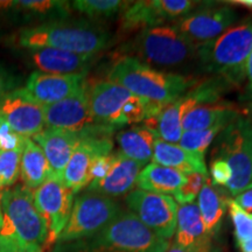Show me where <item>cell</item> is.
<instances>
[{
	"label": "cell",
	"instance_id": "1",
	"mask_svg": "<svg viewBox=\"0 0 252 252\" xmlns=\"http://www.w3.org/2000/svg\"><path fill=\"white\" fill-rule=\"evenodd\" d=\"M17 42L26 49L53 48L77 54H98L115 42V36L99 23L61 20L25 28L18 34Z\"/></svg>",
	"mask_w": 252,
	"mask_h": 252
},
{
	"label": "cell",
	"instance_id": "2",
	"mask_svg": "<svg viewBox=\"0 0 252 252\" xmlns=\"http://www.w3.org/2000/svg\"><path fill=\"white\" fill-rule=\"evenodd\" d=\"M108 80L147 102L161 106L179 98L197 83L196 78L158 70L131 56H119L116 60Z\"/></svg>",
	"mask_w": 252,
	"mask_h": 252
},
{
	"label": "cell",
	"instance_id": "3",
	"mask_svg": "<svg viewBox=\"0 0 252 252\" xmlns=\"http://www.w3.org/2000/svg\"><path fill=\"white\" fill-rule=\"evenodd\" d=\"M252 52V20L247 19L226 30L217 39L198 46V70L237 88L247 80V61Z\"/></svg>",
	"mask_w": 252,
	"mask_h": 252
},
{
	"label": "cell",
	"instance_id": "4",
	"mask_svg": "<svg viewBox=\"0 0 252 252\" xmlns=\"http://www.w3.org/2000/svg\"><path fill=\"white\" fill-rule=\"evenodd\" d=\"M168 248V241L158 237L130 210H123L96 235L59 244L55 252H166Z\"/></svg>",
	"mask_w": 252,
	"mask_h": 252
},
{
	"label": "cell",
	"instance_id": "5",
	"mask_svg": "<svg viewBox=\"0 0 252 252\" xmlns=\"http://www.w3.org/2000/svg\"><path fill=\"white\" fill-rule=\"evenodd\" d=\"M197 50L198 45L167 24L138 32L121 47L119 55L135 58L151 67L175 68L195 61Z\"/></svg>",
	"mask_w": 252,
	"mask_h": 252
},
{
	"label": "cell",
	"instance_id": "6",
	"mask_svg": "<svg viewBox=\"0 0 252 252\" xmlns=\"http://www.w3.org/2000/svg\"><path fill=\"white\" fill-rule=\"evenodd\" d=\"M88 96L94 122L115 130L156 118L163 108L109 80L88 83Z\"/></svg>",
	"mask_w": 252,
	"mask_h": 252
},
{
	"label": "cell",
	"instance_id": "7",
	"mask_svg": "<svg viewBox=\"0 0 252 252\" xmlns=\"http://www.w3.org/2000/svg\"><path fill=\"white\" fill-rule=\"evenodd\" d=\"M225 81L220 77L197 81L187 93L163 106L156 118L144 122L145 127L156 132L158 138L171 144H178L184 133L182 121L189 110L202 104H213L220 100V97L230 89Z\"/></svg>",
	"mask_w": 252,
	"mask_h": 252
},
{
	"label": "cell",
	"instance_id": "8",
	"mask_svg": "<svg viewBox=\"0 0 252 252\" xmlns=\"http://www.w3.org/2000/svg\"><path fill=\"white\" fill-rule=\"evenodd\" d=\"M212 158L222 159L232 171L225 190L230 196L244 191L252 182V121L238 117L214 141Z\"/></svg>",
	"mask_w": 252,
	"mask_h": 252
},
{
	"label": "cell",
	"instance_id": "9",
	"mask_svg": "<svg viewBox=\"0 0 252 252\" xmlns=\"http://www.w3.org/2000/svg\"><path fill=\"white\" fill-rule=\"evenodd\" d=\"M2 226L0 236L17 238L27 244L46 243L48 231L34 203L33 190L24 185L6 189L0 196Z\"/></svg>",
	"mask_w": 252,
	"mask_h": 252
},
{
	"label": "cell",
	"instance_id": "10",
	"mask_svg": "<svg viewBox=\"0 0 252 252\" xmlns=\"http://www.w3.org/2000/svg\"><path fill=\"white\" fill-rule=\"evenodd\" d=\"M123 210L121 203L115 198L87 189L75 197L70 217L58 243H72L96 235Z\"/></svg>",
	"mask_w": 252,
	"mask_h": 252
},
{
	"label": "cell",
	"instance_id": "11",
	"mask_svg": "<svg viewBox=\"0 0 252 252\" xmlns=\"http://www.w3.org/2000/svg\"><path fill=\"white\" fill-rule=\"evenodd\" d=\"M117 130L110 126L96 124L80 133L81 140L72 153L62 178L65 187L75 195L80 194L89 186L90 167L94 160L112 153V135Z\"/></svg>",
	"mask_w": 252,
	"mask_h": 252
},
{
	"label": "cell",
	"instance_id": "12",
	"mask_svg": "<svg viewBox=\"0 0 252 252\" xmlns=\"http://www.w3.org/2000/svg\"><path fill=\"white\" fill-rule=\"evenodd\" d=\"M191 0H144L131 1L119 15V33L140 32L146 28L178 21L198 7Z\"/></svg>",
	"mask_w": 252,
	"mask_h": 252
},
{
	"label": "cell",
	"instance_id": "13",
	"mask_svg": "<svg viewBox=\"0 0 252 252\" xmlns=\"http://www.w3.org/2000/svg\"><path fill=\"white\" fill-rule=\"evenodd\" d=\"M130 212L158 237L168 241L175 235L178 203L169 195L134 189L125 196Z\"/></svg>",
	"mask_w": 252,
	"mask_h": 252
},
{
	"label": "cell",
	"instance_id": "14",
	"mask_svg": "<svg viewBox=\"0 0 252 252\" xmlns=\"http://www.w3.org/2000/svg\"><path fill=\"white\" fill-rule=\"evenodd\" d=\"M202 4V2H201ZM237 12L223 2H203L173 24L196 45H204L222 35L237 21Z\"/></svg>",
	"mask_w": 252,
	"mask_h": 252
},
{
	"label": "cell",
	"instance_id": "15",
	"mask_svg": "<svg viewBox=\"0 0 252 252\" xmlns=\"http://www.w3.org/2000/svg\"><path fill=\"white\" fill-rule=\"evenodd\" d=\"M33 196L37 212L45 220L48 231L46 243H55L70 217L75 194L65 187L62 180L53 176L34 189Z\"/></svg>",
	"mask_w": 252,
	"mask_h": 252
},
{
	"label": "cell",
	"instance_id": "16",
	"mask_svg": "<svg viewBox=\"0 0 252 252\" xmlns=\"http://www.w3.org/2000/svg\"><path fill=\"white\" fill-rule=\"evenodd\" d=\"M0 117L25 138H33L46 127L43 106L34 102L23 88L0 98Z\"/></svg>",
	"mask_w": 252,
	"mask_h": 252
},
{
	"label": "cell",
	"instance_id": "17",
	"mask_svg": "<svg viewBox=\"0 0 252 252\" xmlns=\"http://www.w3.org/2000/svg\"><path fill=\"white\" fill-rule=\"evenodd\" d=\"M47 127L82 133L94 125V122L89 105L88 82L80 90L67 98L52 105L43 106Z\"/></svg>",
	"mask_w": 252,
	"mask_h": 252
},
{
	"label": "cell",
	"instance_id": "18",
	"mask_svg": "<svg viewBox=\"0 0 252 252\" xmlns=\"http://www.w3.org/2000/svg\"><path fill=\"white\" fill-rule=\"evenodd\" d=\"M87 74L58 75L32 72L23 89L34 102L47 106L71 96L87 83Z\"/></svg>",
	"mask_w": 252,
	"mask_h": 252
},
{
	"label": "cell",
	"instance_id": "19",
	"mask_svg": "<svg viewBox=\"0 0 252 252\" xmlns=\"http://www.w3.org/2000/svg\"><path fill=\"white\" fill-rule=\"evenodd\" d=\"M28 52L33 67L46 74H83L98 59V54H77L53 48L28 49Z\"/></svg>",
	"mask_w": 252,
	"mask_h": 252
},
{
	"label": "cell",
	"instance_id": "20",
	"mask_svg": "<svg viewBox=\"0 0 252 252\" xmlns=\"http://www.w3.org/2000/svg\"><path fill=\"white\" fill-rule=\"evenodd\" d=\"M33 140L45 153L54 176L62 180L63 172L81 140L80 133L47 127L34 135Z\"/></svg>",
	"mask_w": 252,
	"mask_h": 252
},
{
	"label": "cell",
	"instance_id": "21",
	"mask_svg": "<svg viewBox=\"0 0 252 252\" xmlns=\"http://www.w3.org/2000/svg\"><path fill=\"white\" fill-rule=\"evenodd\" d=\"M143 168L144 165L128 159L118 151L108 175L103 180L90 184L87 189L112 198L126 196L137 186V179Z\"/></svg>",
	"mask_w": 252,
	"mask_h": 252
},
{
	"label": "cell",
	"instance_id": "22",
	"mask_svg": "<svg viewBox=\"0 0 252 252\" xmlns=\"http://www.w3.org/2000/svg\"><path fill=\"white\" fill-rule=\"evenodd\" d=\"M238 117H241L238 109L229 102L202 104L186 113L182 121V130L200 131L216 126L226 127Z\"/></svg>",
	"mask_w": 252,
	"mask_h": 252
},
{
	"label": "cell",
	"instance_id": "23",
	"mask_svg": "<svg viewBox=\"0 0 252 252\" xmlns=\"http://www.w3.org/2000/svg\"><path fill=\"white\" fill-rule=\"evenodd\" d=\"M152 160L153 163L175 169L185 175L191 173L208 174L206 157L189 152L182 149L180 145L167 143L159 138L154 143Z\"/></svg>",
	"mask_w": 252,
	"mask_h": 252
},
{
	"label": "cell",
	"instance_id": "24",
	"mask_svg": "<svg viewBox=\"0 0 252 252\" xmlns=\"http://www.w3.org/2000/svg\"><path fill=\"white\" fill-rule=\"evenodd\" d=\"M197 197V208L202 219L204 231L208 236L214 237L220 230L230 195L224 188L214 187L210 179H208Z\"/></svg>",
	"mask_w": 252,
	"mask_h": 252
},
{
	"label": "cell",
	"instance_id": "25",
	"mask_svg": "<svg viewBox=\"0 0 252 252\" xmlns=\"http://www.w3.org/2000/svg\"><path fill=\"white\" fill-rule=\"evenodd\" d=\"M157 139L156 132L145 126H132L116 134L119 152L144 166L152 160Z\"/></svg>",
	"mask_w": 252,
	"mask_h": 252
},
{
	"label": "cell",
	"instance_id": "26",
	"mask_svg": "<svg viewBox=\"0 0 252 252\" xmlns=\"http://www.w3.org/2000/svg\"><path fill=\"white\" fill-rule=\"evenodd\" d=\"M20 176L23 185L32 190L40 187L54 176L45 153L31 138H26L25 147L21 153Z\"/></svg>",
	"mask_w": 252,
	"mask_h": 252
},
{
	"label": "cell",
	"instance_id": "27",
	"mask_svg": "<svg viewBox=\"0 0 252 252\" xmlns=\"http://www.w3.org/2000/svg\"><path fill=\"white\" fill-rule=\"evenodd\" d=\"M187 175L168 167L149 163L137 179L138 189L162 195H174L185 185Z\"/></svg>",
	"mask_w": 252,
	"mask_h": 252
},
{
	"label": "cell",
	"instance_id": "28",
	"mask_svg": "<svg viewBox=\"0 0 252 252\" xmlns=\"http://www.w3.org/2000/svg\"><path fill=\"white\" fill-rule=\"evenodd\" d=\"M207 236L197 204H182L178 207L174 243L187 248L196 244Z\"/></svg>",
	"mask_w": 252,
	"mask_h": 252
},
{
	"label": "cell",
	"instance_id": "29",
	"mask_svg": "<svg viewBox=\"0 0 252 252\" xmlns=\"http://www.w3.org/2000/svg\"><path fill=\"white\" fill-rule=\"evenodd\" d=\"M0 9H15L26 14L36 15L54 21L67 19L71 13L70 2L58 0H17V1H0Z\"/></svg>",
	"mask_w": 252,
	"mask_h": 252
},
{
	"label": "cell",
	"instance_id": "30",
	"mask_svg": "<svg viewBox=\"0 0 252 252\" xmlns=\"http://www.w3.org/2000/svg\"><path fill=\"white\" fill-rule=\"evenodd\" d=\"M130 2L122 0H75L70 2V6L74 11L97 23L121 15Z\"/></svg>",
	"mask_w": 252,
	"mask_h": 252
},
{
	"label": "cell",
	"instance_id": "31",
	"mask_svg": "<svg viewBox=\"0 0 252 252\" xmlns=\"http://www.w3.org/2000/svg\"><path fill=\"white\" fill-rule=\"evenodd\" d=\"M225 127L216 126V127L208 128V130L184 131L179 143H180L182 149L206 157V153L210 147V145L215 141L217 135Z\"/></svg>",
	"mask_w": 252,
	"mask_h": 252
},
{
	"label": "cell",
	"instance_id": "32",
	"mask_svg": "<svg viewBox=\"0 0 252 252\" xmlns=\"http://www.w3.org/2000/svg\"><path fill=\"white\" fill-rule=\"evenodd\" d=\"M23 151H0V190L13 186L20 175V161Z\"/></svg>",
	"mask_w": 252,
	"mask_h": 252
},
{
	"label": "cell",
	"instance_id": "33",
	"mask_svg": "<svg viewBox=\"0 0 252 252\" xmlns=\"http://www.w3.org/2000/svg\"><path fill=\"white\" fill-rule=\"evenodd\" d=\"M228 212L232 225L236 242L245 241L252 238V213H247L241 209L237 204L230 198L228 202Z\"/></svg>",
	"mask_w": 252,
	"mask_h": 252
},
{
	"label": "cell",
	"instance_id": "34",
	"mask_svg": "<svg viewBox=\"0 0 252 252\" xmlns=\"http://www.w3.org/2000/svg\"><path fill=\"white\" fill-rule=\"evenodd\" d=\"M208 179H209V176L208 174H203V173L188 174L185 185L174 194L173 198L175 200V202L180 203V206L194 203Z\"/></svg>",
	"mask_w": 252,
	"mask_h": 252
},
{
	"label": "cell",
	"instance_id": "35",
	"mask_svg": "<svg viewBox=\"0 0 252 252\" xmlns=\"http://www.w3.org/2000/svg\"><path fill=\"white\" fill-rule=\"evenodd\" d=\"M25 141L26 138L12 130L7 123L2 121L0 125V151L2 152L23 151Z\"/></svg>",
	"mask_w": 252,
	"mask_h": 252
},
{
	"label": "cell",
	"instance_id": "36",
	"mask_svg": "<svg viewBox=\"0 0 252 252\" xmlns=\"http://www.w3.org/2000/svg\"><path fill=\"white\" fill-rule=\"evenodd\" d=\"M209 172L210 175H212L210 181H212L214 187L225 189L232 179V171L230 166L224 160L217 159V158H212Z\"/></svg>",
	"mask_w": 252,
	"mask_h": 252
},
{
	"label": "cell",
	"instance_id": "37",
	"mask_svg": "<svg viewBox=\"0 0 252 252\" xmlns=\"http://www.w3.org/2000/svg\"><path fill=\"white\" fill-rule=\"evenodd\" d=\"M115 157H116V153L112 152L111 154L99 157L94 160L93 165L90 167V172H89L90 184L103 180V179L108 175L110 168H111L112 163L115 161Z\"/></svg>",
	"mask_w": 252,
	"mask_h": 252
},
{
	"label": "cell",
	"instance_id": "38",
	"mask_svg": "<svg viewBox=\"0 0 252 252\" xmlns=\"http://www.w3.org/2000/svg\"><path fill=\"white\" fill-rule=\"evenodd\" d=\"M0 252H43L41 245L27 244L17 238L0 236Z\"/></svg>",
	"mask_w": 252,
	"mask_h": 252
},
{
	"label": "cell",
	"instance_id": "39",
	"mask_svg": "<svg viewBox=\"0 0 252 252\" xmlns=\"http://www.w3.org/2000/svg\"><path fill=\"white\" fill-rule=\"evenodd\" d=\"M166 252H217V250L214 247L213 237L207 236V237L201 239L200 242H197L196 244L190 245V247L187 248L180 247V245L173 243L172 245H169V248L167 249Z\"/></svg>",
	"mask_w": 252,
	"mask_h": 252
},
{
	"label": "cell",
	"instance_id": "40",
	"mask_svg": "<svg viewBox=\"0 0 252 252\" xmlns=\"http://www.w3.org/2000/svg\"><path fill=\"white\" fill-rule=\"evenodd\" d=\"M17 86L18 78L14 77L7 69L0 65V98H2L13 90H17Z\"/></svg>",
	"mask_w": 252,
	"mask_h": 252
},
{
	"label": "cell",
	"instance_id": "41",
	"mask_svg": "<svg viewBox=\"0 0 252 252\" xmlns=\"http://www.w3.org/2000/svg\"><path fill=\"white\" fill-rule=\"evenodd\" d=\"M237 206L247 213H252V188L245 189L244 191L232 198Z\"/></svg>",
	"mask_w": 252,
	"mask_h": 252
},
{
	"label": "cell",
	"instance_id": "42",
	"mask_svg": "<svg viewBox=\"0 0 252 252\" xmlns=\"http://www.w3.org/2000/svg\"><path fill=\"white\" fill-rule=\"evenodd\" d=\"M245 71H247V80H248V94H252V52L248 58Z\"/></svg>",
	"mask_w": 252,
	"mask_h": 252
},
{
	"label": "cell",
	"instance_id": "43",
	"mask_svg": "<svg viewBox=\"0 0 252 252\" xmlns=\"http://www.w3.org/2000/svg\"><path fill=\"white\" fill-rule=\"evenodd\" d=\"M230 6H236V7H243L252 12V0H229L225 1Z\"/></svg>",
	"mask_w": 252,
	"mask_h": 252
},
{
	"label": "cell",
	"instance_id": "44",
	"mask_svg": "<svg viewBox=\"0 0 252 252\" xmlns=\"http://www.w3.org/2000/svg\"><path fill=\"white\" fill-rule=\"evenodd\" d=\"M239 252H252V238L236 242Z\"/></svg>",
	"mask_w": 252,
	"mask_h": 252
},
{
	"label": "cell",
	"instance_id": "45",
	"mask_svg": "<svg viewBox=\"0 0 252 252\" xmlns=\"http://www.w3.org/2000/svg\"><path fill=\"white\" fill-rule=\"evenodd\" d=\"M247 99L249 100V103L247 105V112L249 113V116H251V118H252V94H247Z\"/></svg>",
	"mask_w": 252,
	"mask_h": 252
},
{
	"label": "cell",
	"instance_id": "46",
	"mask_svg": "<svg viewBox=\"0 0 252 252\" xmlns=\"http://www.w3.org/2000/svg\"><path fill=\"white\" fill-rule=\"evenodd\" d=\"M2 226V210H1V204H0V229Z\"/></svg>",
	"mask_w": 252,
	"mask_h": 252
},
{
	"label": "cell",
	"instance_id": "47",
	"mask_svg": "<svg viewBox=\"0 0 252 252\" xmlns=\"http://www.w3.org/2000/svg\"><path fill=\"white\" fill-rule=\"evenodd\" d=\"M250 188H252V182H251V185H250V186H249V187H248L247 189H250Z\"/></svg>",
	"mask_w": 252,
	"mask_h": 252
},
{
	"label": "cell",
	"instance_id": "48",
	"mask_svg": "<svg viewBox=\"0 0 252 252\" xmlns=\"http://www.w3.org/2000/svg\"><path fill=\"white\" fill-rule=\"evenodd\" d=\"M1 123H2V118L0 117V125H1Z\"/></svg>",
	"mask_w": 252,
	"mask_h": 252
}]
</instances>
